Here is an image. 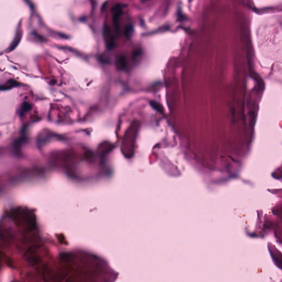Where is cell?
Returning <instances> with one entry per match:
<instances>
[{
    "label": "cell",
    "mask_w": 282,
    "mask_h": 282,
    "mask_svg": "<svg viewBox=\"0 0 282 282\" xmlns=\"http://www.w3.org/2000/svg\"><path fill=\"white\" fill-rule=\"evenodd\" d=\"M127 65V61L126 57L121 55L117 57L116 60V66L119 69H125Z\"/></svg>",
    "instance_id": "cell-4"
},
{
    "label": "cell",
    "mask_w": 282,
    "mask_h": 282,
    "mask_svg": "<svg viewBox=\"0 0 282 282\" xmlns=\"http://www.w3.org/2000/svg\"><path fill=\"white\" fill-rule=\"evenodd\" d=\"M31 104L27 103V102H25L24 103L22 106V107H21V111H20V114H21V116H22L24 115L25 114V113L28 112V111H29L31 109Z\"/></svg>",
    "instance_id": "cell-5"
},
{
    "label": "cell",
    "mask_w": 282,
    "mask_h": 282,
    "mask_svg": "<svg viewBox=\"0 0 282 282\" xmlns=\"http://www.w3.org/2000/svg\"><path fill=\"white\" fill-rule=\"evenodd\" d=\"M143 1H147V0H143Z\"/></svg>",
    "instance_id": "cell-7"
},
{
    "label": "cell",
    "mask_w": 282,
    "mask_h": 282,
    "mask_svg": "<svg viewBox=\"0 0 282 282\" xmlns=\"http://www.w3.org/2000/svg\"><path fill=\"white\" fill-rule=\"evenodd\" d=\"M103 37L107 47L109 49H111L114 46V38L110 31L109 27L107 25H105L103 28Z\"/></svg>",
    "instance_id": "cell-1"
},
{
    "label": "cell",
    "mask_w": 282,
    "mask_h": 282,
    "mask_svg": "<svg viewBox=\"0 0 282 282\" xmlns=\"http://www.w3.org/2000/svg\"><path fill=\"white\" fill-rule=\"evenodd\" d=\"M114 13L113 15V23L114 25L115 28L116 29V31H119V21L120 16L122 15V7L120 5H117L114 8Z\"/></svg>",
    "instance_id": "cell-2"
},
{
    "label": "cell",
    "mask_w": 282,
    "mask_h": 282,
    "mask_svg": "<svg viewBox=\"0 0 282 282\" xmlns=\"http://www.w3.org/2000/svg\"><path fill=\"white\" fill-rule=\"evenodd\" d=\"M18 83L17 81H16L15 79H11L3 85H1L0 87V89L2 91H7L8 89H11L13 88H15V87L18 86Z\"/></svg>",
    "instance_id": "cell-3"
},
{
    "label": "cell",
    "mask_w": 282,
    "mask_h": 282,
    "mask_svg": "<svg viewBox=\"0 0 282 282\" xmlns=\"http://www.w3.org/2000/svg\"><path fill=\"white\" fill-rule=\"evenodd\" d=\"M133 31V27L132 25H128L125 29V35L127 37H130Z\"/></svg>",
    "instance_id": "cell-6"
}]
</instances>
